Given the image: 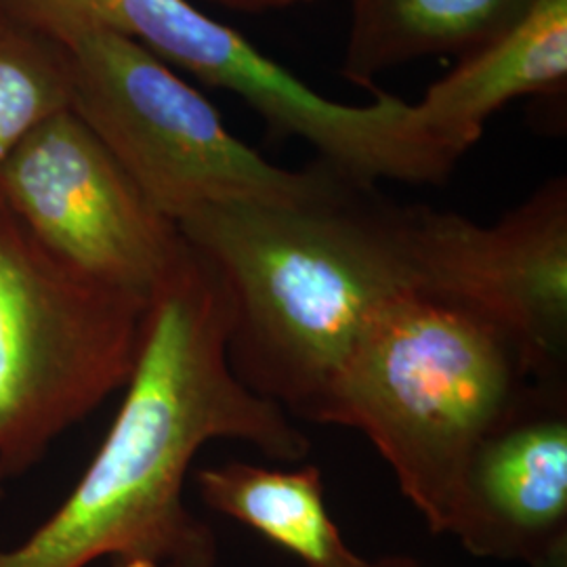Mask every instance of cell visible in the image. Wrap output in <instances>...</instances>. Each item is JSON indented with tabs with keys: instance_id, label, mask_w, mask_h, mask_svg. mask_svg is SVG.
Wrapping results in <instances>:
<instances>
[{
	"instance_id": "1",
	"label": "cell",
	"mask_w": 567,
	"mask_h": 567,
	"mask_svg": "<svg viewBox=\"0 0 567 567\" xmlns=\"http://www.w3.org/2000/svg\"><path fill=\"white\" fill-rule=\"evenodd\" d=\"M229 330L224 278L187 243L147 299L137 360L102 446L47 522L18 547H0V567L217 566V534L185 505L198 452L231 440L297 463L311 450L284 408L234 374Z\"/></svg>"
},
{
	"instance_id": "2",
	"label": "cell",
	"mask_w": 567,
	"mask_h": 567,
	"mask_svg": "<svg viewBox=\"0 0 567 567\" xmlns=\"http://www.w3.org/2000/svg\"><path fill=\"white\" fill-rule=\"evenodd\" d=\"M405 208L328 166L299 200L215 204L177 224L224 278L227 355L252 393L318 425L368 322L416 288Z\"/></svg>"
},
{
	"instance_id": "3",
	"label": "cell",
	"mask_w": 567,
	"mask_h": 567,
	"mask_svg": "<svg viewBox=\"0 0 567 567\" xmlns=\"http://www.w3.org/2000/svg\"><path fill=\"white\" fill-rule=\"evenodd\" d=\"M532 383L501 332L412 288L368 322L318 425L360 431L426 527L446 534L473 452Z\"/></svg>"
},
{
	"instance_id": "4",
	"label": "cell",
	"mask_w": 567,
	"mask_h": 567,
	"mask_svg": "<svg viewBox=\"0 0 567 567\" xmlns=\"http://www.w3.org/2000/svg\"><path fill=\"white\" fill-rule=\"evenodd\" d=\"M32 25L65 53L70 110L171 221L215 204L299 200L324 182L322 161L301 171L269 163L142 44L89 21Z\"/></svg>"
},
{
	"instance_id": "5",
	"label": "cell",
	"mask_w": 567,
	"mask_h": 567,
	"mask_svg": "<svg viewBox=\"0 0 567 567\" xmlns=\"http://www.w3.org/2000/svg\"><path fill=\"white\" fill-rule=\"evenodd\" d=\"M34 21L97 23L142 44L171 68L238 95L278 137L309 143L349 179L442 185L458 161L433 142L414 103L379 93L365 105L334 102L269 60L194 0H13Z\"/></svg>"
},
{
	"instance_id": "6",
	"label": "cell",
	"mask_w": 567,
	"mask_h": 567,
	"mask_svg": "<svg viewBox=\"0 0 567 567\" xmlns=\"http://www.w3.org/2000/svg\"><path fill=\"white\" fill-rule=\"evenodd\" d=\"M145 309L55 264L0 204V482L126 385Z\"/></svg>"
},
{
	"instance_id": "7",
	"label": "cell",
	"mask_w": 567,
	"mask_h": 567,
	"mask_svg": "<svg viewBox=\"0 0 567 567\" xmlns=\"http://www.w3.org/2000/svg\"><path fill=\"white\" fill-rule=\"evenodd\" d=\"M0 204L44 255L84 280L150 299L187 240L68 107L0 166Z\"/></svg>"
},
{
	"instance_id": "8",
	"label": "cell",
	"mask_w": 567,
	"mask_h": 567,
	"mask_svg": "<svg viewBox=\"0 0 567 567\" xmlns=\"http://www.w3.org/2000/svg\"><path fill=\"white\" fill-rule=\"evenodd\" d=\"M416 288L507 339L534 383H566L567 179L553 177L494 225L408 206Z\"/></svg>"
},
{
	"instance_id": "9",
	"label": "cell",
	"mask_w": 567,
	"mask_h": 567,
	"mask_svg": "<svg viewBox=\"0 0 567 567\" xmlns=\"http://www.w3.org/2000/svg\"><path fill=\"white\" fill-rule=\"evenodd\" d=\"M446 534L480 559L566 561V383H532L487 433L466 465Z\"/></svg>"
},
{
	"instance_id": "10",
	"label": "cell",
	"mask_w": 567,
	"mask_h": 567,
	"mask_svg": "<svg viewBox=\"0 0 567 567\" xmlns=\"http://www.w3.org/2000/svg\"><path fill=\"white\" fill-rule=\"evenodd\" d=\"M566 91L567 0H538L503 34L461 58L414 107L433 142L463 161L505 105Z\"/></svg>"
},
{
	"instance_id": "11",
	"label": "cell",
	"mask_w": 567,
	"mask_h": 567,
	"mask_svg": "<svg viewBox=\"0 0 567 567\" xmlns=\"http://www.w3.org/2000/svg\"><path fill=\"white\" fill-rule=\"evenodd\" d=\"M538 0H349L341 76L374 91L405 63L465 58L522 20Z\"/></svg>"
},
{
	"instance_id": "12",
	"label": "cell",
	"mask_w": 567,
	"mask_h": 567,
	"mask_svg": "<svg viewBox=\"0 0 567 567\" xmlns=\"http://www.w3.org/2000/svg\"><path fill=\"white\" fill-rule=\"evenodd\" d=\"M206 507L252 529L303 567H360L326 503L318 466L271 468L252 463L203 466L194 473Z\"/></svg>"
},
{
	"instance_id": "13",
	"label": "cell",
	"mask_w": 567,
	"mask_h": 567,
	"mask_svg": "<svg viewBox=\"0 0 567 567\" xmlns=\"http://www.w3.org/2000/svg\"><path fill=\"white\" fill-rule=\"evenodd\" d=\"M68 107L60 42L0 4V166L37 126Z\"/></svg>"
},
{
	"instance_id": "14",
	"label": "cell",
	"mask_w": 567,
	"mask_h": 567,
	"mask_svg": "<svg viewBox=\"0 0 567 567\" xmlns=\"http://www.w3.org/2000/svg\"><path fill=\"white\" fill-rule=\"evenodd\" d=\"M208 4L229 9V11H238V13H248V16H259V13H269V11H282L290 7H299V4H309L316 0H204Z\"/></svg>"
},
{
	"instance_id": "15",
	"label": "cell",
	"mask_w": 567,
	"mask_h": 567,
	"mask_svg": "<svg viewBox=\"0 0 567 567\" xmlns=\"http://www.w3.org/2000/svg\"><path fill=\"white\" fill-rule=\"evenodd\" d=\"M360 567H421V564L408 555H385L379 559H364Z\"/></svg>"
},
{
	"instance_id": "16",
	"label": "cell",
	"mask_w": 567,
	"mask_h": 567,
	"mask_svg": "<svg viewBox=\"0 0 567 567\" xmlns=\"http://www.w3.org/2000/svg\"><path fill=\"white\" fill-rule=\"evenodd\" d=\"M107 567H164L150 564V561H135V559H112L107 561Z\"/></svg>"
},
{
	"instance_id": "17",
	"label": "cell",
	"mask_w": 567,
	"mask_h": 567,
	"mask_svg": "<svg viewBox=\"0 0 567 567\" xmlns=\"http://www.w3.org/2000/svg\"><path fill=\"white\" fill-rule=\"evenodd\" d=\"M2 2H4V0H0V4H2Z\"/></svg>"
}]
</instances>
